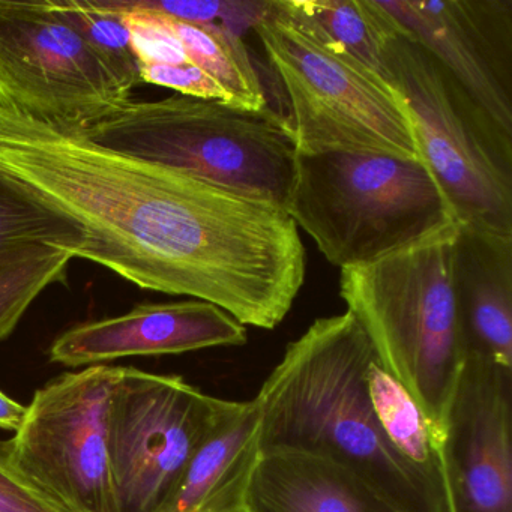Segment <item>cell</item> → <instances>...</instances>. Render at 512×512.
Returning a JSON list of instances; mask_svg holds the SVG:
<instances>
[{"mask_svg": "<svg viewBox=\"0 0 512 512\" xmlns=\"http://www.w3.org/2000/svg\"><path fill=\"white\" fill-rule=\"evenodd\" d=\"M0 173L73 221L65 250L134 286L217 305L272 331L307 274L286 209L154 161L104 148L0 104Z\"/></svg>", "mask_w": 512, "mask_h": 512, "instance_id": "obj_1", "label": "cell"}, {"mask_svg": "<svg viewBox=\"0 0 512 512\" xmlns=\"http://www.w3.org/2000/svg\"><path fill=\"white\" fill-rule=\"evenodd\" d=\"M374 359L349 311L314 320L286 347L253 398L260 451L337 464L403 512H448L380 425L368 385Z\"/></svg>", "mask_w": 512, "mask_h": 512, "instance_id": "obj_2", "label": "cell"}, {"mask_svg": "<svg viewBox=\"0 0 512 512\" xmlns=\"http://www.w3.org/2000/svg\"><path fill=\"white\" fill-rule=\"evenodd\" d=\"M284 209L340 269L370 265L460 229L428 167L389 155L296 154Z\"/></svg>", "mask_w": 512, "mask_h": 512, "instance_id": "obj_3", "label": "cell"}, {"mask_svg": "<svg viewBox=\"0 0 512 512\" xmlns=\"http://www.w3.org/2000/svg\"><path fill=\"white\" fill-rule=\"evenodd\" d=\"M458 230L370 265L340 269L346 311L439 439L464 362L452 278Z\"/></svg>", "mask_w": 512, "mask_h": 512, "instance_id": "obj_4", "label": "cell"}, {"mask_svg": "<svg viewBox=\"0 0 512 512\" xmlns=\"http://www.w3.org/2000/svg\"><path fill=\"white\" fill-rule=\"evenodd\" d=\"M82 133L104 148L281 208L292 190L295 148L278 116L250 115L218 101L179 95L131 100Z\"/></svg>", "mask_w": 512, "mask_h": 512, "instance_id": "obj_5", "label": "cell"}, {"mask_svg": "<svg viewBox=\"0 0 512 512\" xmlns=\"http://www.w3.org/2000/svg\"><path fill=\"white\" fill-rule=\"evenodd\" d=\"M251 29L286 91L283 127L295 154L361 152L424 163L403 97L379 74L314 40L272 2Z\"/></svg>", "mask_w": 512, "mask_h": 512, "instance_id": "obj_6", "label": "cell"}, {"mask_svg": "<svg viewBox=\"0 0 512 512\" xmlns=\"http://www.w3.org/2000/svg\"><path fill=\"white\" fill-rule=\"evenodd\" d=\"M383 59L460 229L512 236V137L406 32L389 38Z\"/></svg>", "mask_w": 512, "mask_h": 512, "instance_id": "obj_7", "label": "cell"}, {"mask_svg": "<svg viewBox=\"0 0 512 512\" xmlns=\"http://www.w3.org/2000/svg\"><path fill=\"white\" fill-rule=\"evenodd\" d=\"M226 400L175 374L121 367L109 410L116 512H164Z\"/></svg>", "mask_w": 512, "mask_h": 512, "instance_id": "obj_8", "label": "cell"}, {"mask_svg": "<svg viewBox=\"0 0 512 512\" xmlns=\"http://www.w3.org/2000/svg\"><path fill=\"white\" fill-rule=\"evenodd\" d=\"M121 367L64 373L38 389L8 442L17 469L67 512H116L109 410Z\"/></svg>", "mask_w": 512, "mask_h": 512, "instance_id": "obj_9", "label": "cell"}, {"mask_svg": "<svg viewBox=\"0 0 512 512\" xmlns=\"http://www.w3.org/2000/svg\"><path fill=\"white\" fill-rule=\"evenodd\" d=\"M130 101L52 0H0V104L85 131Z\"/></svg>", "mask_w": 512, "mask_h": 512, "instance_id": "obj_10", "label": "cell"}, {"mask_svg": "<svg viewBox=\"0 0 512 512\" xmlns=\"http://www.w3.org/2000/svg\"><path fill=\"white\" fill-rule=\"evenodd\" d=\"M512 370L466 355L440 448L449 512H512Z\"/></svg>", "mask_w": 512, "mask_h": 512, "instance_id": "obj_11", "label": "cell"}, {"mask_svg": "<svg viewBox=\"0 0 512 512\" xmlns=\"http://www.w3.org/2000/svg\"><path fill=\"white\" fill-rule=\"evenodd\" d=\"M383 10L512 137L511 0H391Z\"/></svg>", "mask_w": 512, "mask_h": 512, "instance_id": "obj_12", "label": "cell"}, {"mask_svg": "<svg viewBox=\"0 0 512 512\" xmlns=\"http://www.w3.org/2000/svg\"><path fill=\"white\" fill-rule=\"evenodd\" d=\"M247 328L205 301L140 304L121 316L79 323L49 350L64 367H92L130 356L182 355L212 347L244 346Z\"/></svg>", "mask_w": 512, "mask_h": 512, "instance_id": "obj_13", "label": "cell"}, {"mask_svg": "<svg viewBox=\"0 0 512 512\" xmlns=\"http://www.w3.org/2000/svg\"><path fill=\"white\" fill-rule=\"evenodd\" d=\"M452 278L464 358L512 370V236L458 230Z\"/></svg>", "mask_w": 512, "mask_h": 512, "instance_id": "obj_14", "label": "cell"}, {"mask_svg": "<svg viewBox=\"0 0 512 512\" xmlns=\"http://www.w3.org/2000/svg\"><path fill=\"white\" fill-rule=\"evenodd\" d=\"M260 457L256 403L226 400L164 512H247L248 488Z\"/></svg>", "mask_w": 512, "mask_h": 512, "instance_id": "obj_15", "label": "cell"}, {"mask_svg": "<svg viewBox=\"0 0 512 512\" xmlns=\"http://www.w3.org/2000/svg\"><path fill=\"white\" fill-rule=\"evenodd\" d=\"M247 512H403L337 464L292 452L262 454Z\"/></svg>", "mask_w": 512, "mask_h": 512, "instance_id": "obj_16", "label": "cell"}, {"mask_svg": "<svg viewBox=\"0 0 512 512\" xmlns=\"http://www.w3.org/2000/svg\"><path fill=\"white\" fill-rule=\"evenodd\" d=\"M272 7L323 46L356 59L386 80L383 50L403 29L379 0H272Z\"/></svg>", "mask_w": 512, "mask_h": 512, "instance_id": "obj_17", "label": "cell"}, {"mask_svg": "<svg viewBox=\"0 0 512 512\" xmlns=\"http://www.w3.org/2000/svg\"><path fill=\"white\" fill-rule=\"evenodd\" d=\"M163 16L190 64L205 71L230 95L233 109L275 116L269 112L265 88L241 35L215 23H191Z\"/></svg>", "mask_w": 512, "mask_h": 512, "instance_id": "obj_18", "label": "cell"}, {"mask_svg": "<svg viewBox=\"0 0 512 512\" xmlns=\"http://www.w3.org/2000/svg\"><path fill=\"white\" fill-rule=\"evenodd\" d=\"M368 385L374 410L389 442L427 479L434 493L448 508L439 436L406 389L377 358L371 364Z\"/></svg>", "mask_w": 512, "mask_h": 512, "instance_id": "obj_19", "label": "cell"}, {"mask_svg": "<svg viewBox=\"0 0 512 512\" xmlns=\"http://www.w3.org/2000/svg\"><path fill=\"white\" fill-rule=\"evenodd\" d=\"M82 236L77 224L0 173V263L35 245L65 251Z\"/></svg>", "mask_w": 512, "mask_h": 512, "instance_id": "obj_20", "label": "cell"}, {"mask_svg": "<svg viewBox=\"0 0 512 512\" xmlns=\"http://www.w3.org/2000/svg\"><path fill=\"white\" fill-rule=\"evenodd\" d=\"M52 4L112 74L119 88L131 97L142 83L139 67L130 34L109 0H52Z\"/></svg>", "mask_w": 512, "mask_h": 512, "instance_id": "obj_21", "label": "cell"}, {"mask_svg": "<svg viewBox=\"0 0 512 512\" xmlns=\"http://www.w3.org/2000/svg\"><path fill=\"white\" fill-rule=\"evenodd\" d=\"M71 260L59 248L35 245L0 263V343L13 334L41 293L64 283Z\"/></svg>", "mask_w": 512, "mask_h": 512, "instance_id": "obj_22", "label": "cell"}, {"mask_svg": "<svg viewBox=\"0 0 512 512\" xmlns=\"http://www.w3.org/2000/svg\"><path fill=\"white\" fill-rule=\"evenodd\" d=\"M140 82L173 89L184 97L218 101L232 107L230 95L196 65H139Z\"/></svg>", "mask_w": 512, "mask_h": 512, "instance_id": "obj_23", "label": "cell"}, {"mask_svg": "<svg viewBox=\"0 0 512 512\" xmlns=\"http://www.w3.org/2000/svg\"><path fill=\"white\" fill-rule=\"evenodd\" d=\"M0 512H67L26 478L0 442Z\"/></svg>", "mask_w": 512, "mask_h": 512, "instance_id": "obj_24", "label": "cell"}, {"mask_svg": "<svg viewBox=\"0 0 512 512\" xmlns=\"http://www.w3.org/2000/svg\"><path fill=\"white\" fill-rule=\"evenodd\" d=\"M26 409L28 406H23L19 401L0 391V430L17 433L25 421Z\"/></svg>", "mask_w": 512, "mask_h": 512, "instance_id": "obj_25", "label": "cell"}]
</instances>
